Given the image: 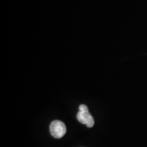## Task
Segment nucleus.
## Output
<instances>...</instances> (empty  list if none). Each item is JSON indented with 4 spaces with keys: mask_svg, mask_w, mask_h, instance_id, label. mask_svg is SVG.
<instances>
[{
    "mask_svg": "<svg viewBox=\"0 0 147 147\" xmlns=\"http://www.w3.org/2000/svg\"><path fill=\"white\" fill-rule=\"evenodd\" d=\"M50 132L55 138H61L66 133L65 125L61 121H53L50 125Z\"/></svg>",
    "mask_w": 147,
    "mask_h": 147,
    "instance_id": "nucleus-1",
    "label": "nucleus"
},
{
    "mask_svg": "<svg viewBox=\"0 0 147 147\" xmlns=\"http://www.w3.org/2000/svg\"><path fill=\"white\" fill-rule=\"evenodd\" d=\"M76 117L79 122L86 125L88 127H92L94 125V119L89 111H79Z\"/></svg>",
    "mask_w": 147,
    "mask_h": 147,
    "instance_id": "nucleus-2",
    "label": "nucleus"
},
{
    "mask_svg": "<svg viewBox=\"0 0 147 147\" xmlns=\"http://www.w3.org/2000/svg\"><path fill=\"white\" fill-rule=\"evenodd\" d=\"M79 111H89V109H88L87 106L82 104V105L79 106Z\"/></svg>",
    "mask_w": 147,
    "mask_h": 147,
    "instance_id": "nucleus-3",
    "label": "nucleus"
}]
</instances>
